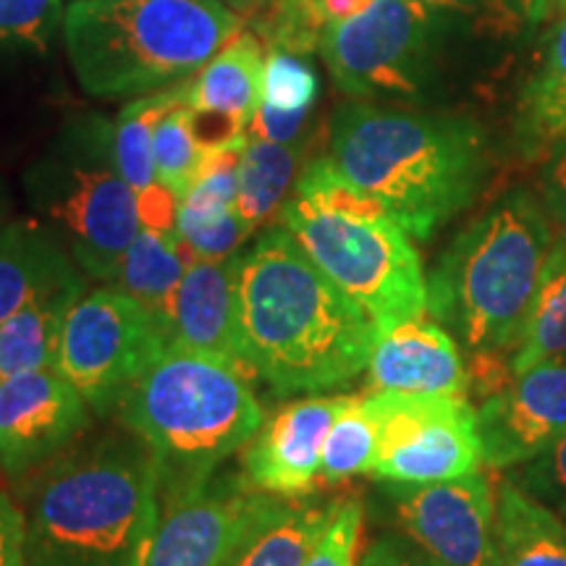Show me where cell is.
Masks as SVG:
<instances>
[{
  "mask_svg": "<svg viewBox=\"0 0 566 566\" xmlns=\"http://www.w3.org/2000/svg\"><path fill=\"white\" fill-rule=\"evenodd\" d=\"M370 315L313 263L286 226L242 250L237 289L239 359L279 394H315L367 370Z\"/></svg>",
  "mask_w": 566,
  "mask_h": 566,
  "instance_id": "obj_1",
  "label": "cell"
},
{
  "mask_svg": "<svg viewBox=\"0 0 566 566\" xmlns=\"http://www.w3.org/2000/svg\"><path fill=\"white\" fill-rule=\"evenodd\" d=\"M380 424L373 475L386 483L428 485L483 464L478 409L451 394H367Z\"/></svg>",
  "mask_w": 566,
  "mask_h": 566,
  "instance_id": "obj_11",
  "label": "cell"
},
{
  "mask_svg": "<svg viewBox=\"0 0 566 566\" xmlns=\"http://www.w3.org/2000/svg\"><path fill=\"white\" fill-rule=\"evenodd\" d=\"M310 113H281L268 105H258V113L250 124V137L281 142V145H302Z\"/></svg>",
  "mask_w": 566,
  "mask_h": 566,
  "instance_id": "obj_36",
  "label": "cell"
},
{
  "mask_svg": "<svg viewBox=\"0 0 566 566\" xmlns=\"http://www.w3.org/2000/svg\"><path fill=\"white\" fill-rule=\"evenodd\" d=\"M359 566H438L401 533H386L375 537L365 548Z\"/></svg>",
  "mask_w": 566,
  "mask_h": 566,
  "instance_id": "obj_35",
  "label": "cell"
},
{
  "mask_svg": "<svg viewBox=\"0 0 566 566\" xmlns=\"http://www.w3.org/2000/svg\"><path fill=\"white\" fill-rule=\"evenodd\" d=\"M514 483H520L527 493H533L537 501H543L551 509H566V436L551 446L546 454L527 462L522 475L514 478Z\"/></svg>",
  "mask_w": 566,
  "mask_h": 566,
  "instance_id": "obj_34",
  "label": "cell"
},
{
  "mask_svg": "<svg viewBox=\"0 0 566 566\" xmlns=\"http://www.w3.org/2000/svg\"><path fill=\"white\" fill-rule=\"evenodd\" d=\"M412 3L428 6V9H467V11H495L499 17H530L541 19L535 0H412Z\"/></svg>",
  "mask_w": 566,
  "mask_h": 566,
  "instance_id": "obj_40",
  "label": "cell"
},
{
  "mask_svg": "<svg viewBox=\"0 0 566 566\" xmlns=\"http://www.w3.org/2000/svg\"><path fill=\"white\" fill-rule=\"evenodd\" d=\"M399 533L438 566H499L495 493L483 472L428 485H388Z\"/></svg>",
  "mask_w": 566,
  "mask_h": 566,
  "instance_id": "obj_12",
  "label": "cell"
},
{
  "mask_svg": "<svg viewBox=\"0 0 566 566\" xmlns=\"http://www.w3.org/2000/svg\"><path fill=\"white\" fill-rule=\"evenodd\" d=\"M541 200L546 205L551 221L566 231V145L551 155L541 181Z\"/></svg>",
  "mask_w": 566,
  "mask_h": 566,
  "instance_id": "obj_39",
  "label": "cell"
},
{
  "mask_svg": "<svg viewBox=\"0 0 566 566\" xmlns=\"http://www.w3.org/2000/svg\"><path fill=\"white\" fill-rule=\"evenodd\" d=\"M317 101V76L307 55L271 51L265 55L260 105L281 113H310Z\"/></svg>",
  "mask_w": 566,
  "mask_h": 566,
  "instance_id": "obj_31",
  "label": "cell"
},
{
  "mask_svg": "<svg viewBox=\"0 0 566 566\" xmlns=\"http://www.w3.org/2000/svg\"><path fill=\"white\" fill-rule=\"evenodd\" d=\"M436 13L412 0H375L328 27L317 53L346 95L415 97L430 74Z\"/></svg>",
  "mask_w": 566,
  "mask_h": 566,
  "instance_id": "obj_10",
  "label": "cell"
},
{
  "mask_svg": "<svg viewBox=\"0 0 566 566\" xmlns=\"http://www.w3.org/2000/svg\"><path fill=\"white\" fill-rule=\"evenodd\" d=\"M302 145H281V142L250 137L239 160L237 202L233 210L250 231H258L268 218L281 212L289 200V192L296 184Z\"/></svg>",
  "mask_w": 566,
  "mask_h": 566,
  "instance_id": "obj_26",
  "label": "cell"
},
{
  "mask_svg": "<svg viewBox=\"0 0 566 566\" xmlns=\"http://www.w3.org/2000/svg\"><path fill=\"white\" fill-rule=\"evenodd\" d=\"M279 223L378 331L428 313V275L412 237L325 158L300 174Z\"/></svg>",
  "mask_w": 566,
  "mask_h": 566,
  "instance_id": "obj_6",
  "label": "cell"
},
{
  "mask_svg": "<svg viewBox=\"0 0 566 566\" xmlns=\"http://www.w3.org/2000/svg\"><path fill=\"white\" fill-rule=\"evenodd\" d=\"M558 354H566V237L556 239L548 254L535 300L509 352V373L520 375Z\"/></svg>",
  "mask_w": 566,
  "mask_h": 566,
  "instance_id": "obj_27",
  "label": "cell"
},
{
  "mask_svg": "<svg viewBox=\"0 0 566 566\" xmlns=\"http://www.w3.org/2000/svg\"><path fill=\"white\" fill-rule=\"evenodd\" d=\"M155 155V174L158 181L174 189L184 197L189 192L197 176L202 171V163L208 158V150L197 142L189 122V105L181 103L174 111H168L155 126L153 137Z\"/></svg>",
  "mask_w": 566,
  "mask_h": 566,
  "instance_id": "obj_30",
  "label": "cell"
},
{
  "mask_svg": "<svg viewBox=\"0 0 566 566\" xmlns=\"http://www.w3.org/2000/svg\"><path fill=\"white\" fill-rule=\"evenodd\" d=\"M331 504L258 491L244 509L221 566H302Z\"/></svg>",
  "mask_w": 566,
  "mask_h": 566,
  "instance_id": "obj_20",
  "label": "cell"
},
{
  "mask_svg": "<svg viewBox=\"0 0 566 566\" xmlns=\"http://www.w3.org/2000/svg\"><path fill=\"white\" fill-rule=\"evenodd\" d=\"M554 242L546 205L514 189L441 252L428 275V313L470 352H512Z\"/></svg>",
  "mask_w": 566,
  "mask_h": 566,
  "instance_id": "obj_5",
  "label": "cell"
},
{
  "mask_svg": "<svg viewBox=\"0 0 566 566\" xmlns=\"http://www.w3.org/2000/svg\"><path fill=\"white\" fill-rule=\"evenodd\" d=\"M69 289H84V271L40 218H11L0 229V321Z\"/></svg>",
  "mask_w": 566,
  "mask_h": 566,
  "instance_id": "obj_19",
  "label": "cell"
},
{
  "mask_svg": "<svg viewBox=\"0 0 566 566\" xmlns=\"http://www.w3.org/2000/svg\"><path fill=\"white\" fill-rule=\"evenodd\" d=\"M499 566H566V520L514 480L495 493Z\"/></svg>",
  "mask_w": 566,
  "mask_h": 566,
  "instance_id": "obj_23",
  "label": "cell"
},
{
  "mask_svg": "<svg viewBox=\"0 0 566 566\" xmlns=\"http://www.w3.org/2000/svg\"><path fill=\"white\" fill-rule=\"evenodd\" d=\"M310 3L315 6L317 17H321L325 30H328V27L338 24V21L354 19L357 13L367 11L375 0H310Z\"/></svg>",
  "mask_w": 566,
  "mask_h": 566,
  "instance_id": "obj_41",
  "label": "cell"
},
{
  "mask_svg": "<svg viewBox=\"0 0 566 566\" xmlns=\"http://www.w3.org/2000/svg\"><path fill=\"white\" fill-rule=\"evenodd\" d=\"M562 3H566V0H562ZM535 6H537V11H541V17H543V13H546V9H548V0H535Z\"/></svg>",
  "mask_w": 566,
  "mask_h": 566,
  "instance_id": "obj_44",
  "label": "cell"
},
{
  "mask_svg": "<svg viewBox=\"0 0 566 566\" xmlns=\"http://www.w3.org/2000/svg\"><path fill=\"white\" fill-rule=\"evenodd\" d=\"M365 509L359 499L331 501L328 520L323 522L313 548L302 566H359Z\"/></svg>",
  "mask_w": 566,
  "mask_h": 566,
  "instance_id": "obj_32",
  "label": "cell"
},
{
  "mask_svg": "<svg viewBox=\"0 0 566 566\" xmlns=\"http://www.w3.org/2000/svg\"><path fill=\"white\" fill-rule=\"evenodd\" d=\"M27 192L40 221L66 244L84 275L113 281L142 231L137 192L113 155V126L84 118L63 129L27 174Z\"/></svg>",
  "mask_w": 566,
  "mask_h": 566,
  "instance_id": "obj_8",
  "label": "cell"
},
{
  "mask_svg": "<svg viewBox=\"0 0 566 566\" xmlns=\"http://www.w3.org/2000/svg\"><path fill=\"white\" fill-rule=\"evenodd\" d=\"M483 464L509 470L546 454L566 436V354L512 375L478 409Z\"/></svg>",
  "mask_w": 566,
  "mask_h": 566,
  "instance_id": "obj_14",
  "label": "cell"
},
{
  "mask_svg": "<svg viewBox=\"0 0 566 566\" xmlns=\"http://www.w3.org/2000/svg\"><path fill=\"white\" fill-rule=\"evenodd\" d=\"M82 296L84 289L42 296L0 321V380L55 367L63 323Z\"/></svg>",
  "mask_w": 566,
  "mask_h": 566,
  "instance_id": "obj_25",
  "label": "cell"
},
{
  "mask_svg": "<svg viewBox=\"0 0 566 566\" xmlns=\"http://www.w3.org/2000/svg\"><path fill=\"white\" fill-rule=\"evenodd\" d=\"M187 90L189 82H184L176 84V87L142 95L139 101L126 105L116 126H113V155H116V166L126 184L137 195L158 181L153 155L155 126H158V122L168 111L187 103Z\"/></svg>",
  "mask_w": 566,
  "mask_h": 566,
  "instance_id": "obj_28",
  "label": "cell"
},
{
  "mask_svg": "<svg viewBox=\"0 0 566 566\" xmlns=\"http://www.w3.org/2000/svg\"><path fill=\"white\" fill-rule=\"evenodd\" d=\"M90 428V405L55 367L0 380V470L30 478Z\"/></svg>",
  "mask_w": 566,
  "mask_h": 566,
  "instance_id": "obj_13",
  "label": "cell"
},
{
  "mask_svg": "<svg viewBox=\"0 0 566 566\" xmlns=\"http://www.w3.org/2000/svg\"><path fill=\"white\" fill-rule=\"evenodd\" d=\"M325 160L417 242L470 208L491 171L485 132L472 118L367 103L336 113Z\"/></svg>",
  "mask_w": 566,
  "mask_h": 566,
  "instance_id": "obj_3",
  "label": "cell"
},
{
  "mask_svg": "<svg viewBox=\"0 0 566 566\" xmlns=\"http://www.w3.org/2000/svg\"><path fill=\"white\" fill-rule=\"evenodd\" d=\"M254 493L237 472H216L202 488L163 504L139 566H221Z\"/></svg>",
  "mask_w": 566,
  "mask_h": 566,
  "instance_id": "obj_15",
  "label": "cell"
},
{
  "mask_svg": "<svg viewBox=\"0 0 566 566\" xmlns=\"http://www.w3.org/2000/svg\"><path fill=\"white\" fill-rule=\"evenodd\" d=\"M24 566H139L160 520L158 467L129 428L69 446L24 478Z\"/></svg>",
  "mask_w": 566,
  "mask_h": 566,
  "instance_id": "obj_2",
  "label": "cell"
},
{
  "mask_svg": "<svg viewBox=\"0 0 566 566\" xmlns=\"http://www.w3.org/2000/svg\"><path fill=\"white\" fill-rule=\"evenodd\" d=\"M254 375L237 359L171 344L122 405V420L150 446L160 506L197 491L263 428Z\"/></svg>",
  "mask_w": 566,
  "mask_h": 566,
  "instance_id": "obj_4",
  "label": "cell"
},
{
  "mask_svg": "<svg viewBox=\"0 0 566 566\" xmlns=\"http://www.w3.org/2000/svg\"><path fill=\"white\" fill-rule=\"evenodd\" d=\"M265 51L258 34L239 32L189 82L187 105L195 111L221 113L250 129L263 90Z\"/></svg>",
  "mask_w": 566,
  "mask_h": 566,
  "instance_id": "obj_22",
  "label": "cell"
},
{
  "mask_svg": "<svg viewBox=\"0 0 566 566\" xmlns=\"http://www.w3.org/2000/svg\"><path fill=\"white\" fill-rule=\"evenodd\" d=\"M168 346L171 338L158 315L118 286H103L69 310L55 370L92 412L111 415Z\"/></svg>",
  "mask_w": 566,
  "mask_h": 566,
  "instance_id": "obj_9",
  "label": "cell"
},
{
  "mask_svg": "<svg viewBox=\"0 0 566 566\" xmlns=\"http://www.w3.org/2000/svg\"><path fill=\"white\" fill-rule=\"evenodd\" d=\"M344 396H307L283 405L244 451L247 480L263 493L304 495L321 475L325 438Z\"/></svg>",
  "mask_w": 566,
  "mask_h": 566,
  "instance_id": "obj_16",
  "label": "cell"
},
{
  "mask_svg": "<svg viewBox=\"0 0 566 566\" xmlns=\"http://www.w3.org/2000/svg\"><path fill=\"white\" fill-rule=\"evenodd\" d=\"M514 132L527 158L566 145V13L551 27L541 61L520 92Z\"/></svg>",
  "mask_w": 566,
  "mask_h": 566,
  "instance_id": "obj_21",
  "label": "cell"
},
{
  "mask_svg": "<svg viewBox=\"0 0 566 566\" xmlns=\"http://www.w3.org/2000/svg\"><path fill=\"white\" fill-rule=\"evenodd\" d=\"M221 3H226L231 11H237L239 17H242V13H254V11L265 9L268 0H221Z\"/></svg>",
  "mask_w": 566,
  "mask_h": 566,
  "instance_id": "obj_42",
  "label": "cell"
},
{
  "mask_svg": "<svg viewBox=\"0 0 566 566\" xmlns=\"http://www.w3.org/2000/svg\"><path fill=\"white\" fill-rule=\"evenodd\" d=\"M242 250L231 258H195L168 302L166 328L176 346L239 359L237 289ZM244 365V363H242Z\"/></svg>",
  "mask_w": 566,
  "mask_h": 566,
  "instance_id": "obj_18",
  "label": "cell"
},
{
  "mask_svg": "<svg viewBox=\"0 0 566 566\" xmlns=\"http://www.w3.org/2000/svg\"><path fill=\"white\" fill-rule=\"evenodd\" d=\"M380 424L367 394L344 396L321 457V478L325 483H344L357 475H373L378 457Z\"/></svg>",
  "mask_w": 566,
  "mask_h": 566,
  "instance_id": "obj_29",
  "label": "cell"
},
{
  "mask_svg": "<svg viewBox=\"0 0 566 566\" xmlns=\"http://www.w3.org/2000/svg\"><path fill=\"white\" fill-rule=\"evenodd\" d=\"M63 13L61 0H0V51L45 48Z\"/></svg>",
  "mask_w": 566,
  "mask_h": 566,
  "instance_id": "obj_33",
  "label": "cell"
},
{
  "mask_svg": "<svg viewBox=\"0 0 566 566\" xmlns=\"http://www.w3.org/2000/svg\"><path fill=\"white\" fill-rule=\"evenodd\" d=\"M367 375L373 391L467 396L470 388L457 338L424 317L375 328Z\"/></svg>",
  "mask_w": 566,
  "mask_h": 566,
  "instance_id": "obj_17",
  "label": "cell"
},
{
  "mask_svg": "<svg viewBox=\"0 0 566 566\" xmlns=\"http://www.w3.org/2000/svg\"><path fill=\"white\" fill-rule=\"evenodd\" d=\"M192 260V250L176 233L142 226L129 250L124 252L111 283L134 296L139 304H145L166 325L168 302H171L176 286H179Z\"/></svg>",
  "mask_w": 566,
  "mask_h": 566,
  "instance_id": "obj_24",
  "label": "cell"
},
{
  "mask_svg": "<svg viewBox=\"0 0 566 566\" xmlns=\"http://www.w3.org/2000/svg\"><path fill=\"white\" fill-rule=\"evenodd\" d=\"M9 221H11V197H9V189H6V184L0 181V229H3Z\"/></svg>",
  "mask_w": 566,
  "mask_h": 566,
  "instance_id": "obj_43",
  "label": "cell"
},
{
  "mask_svg": "<svg viewBox=\"0 0 566 566\" xmlns=\"http://www.w3.org/2000/svg\"><path fill=\"white\" fill-rule=\"evenodd\" d=\"M242 32L221 0H74L63 45L92 97L150 95L187 80Z\"/></svg>",
  "mask_w": 566,
  "mask_h": 566,
  "instance_id": "obj_7",
  "label": "cell"
},
{
  "mask_svg": "<svg viewBox=\"0 0 566 566\" xmlns=\"http://www.w3.org/2000/svg\"><path fill=\"white\" fill-rule=\"evenodd\" d=\"M181 197L168 189L163 181H155L145 192L137 195L139 221L145 229H158L176 233V218H179Z\"/></svg>",
  "mask_w": 566,
  "mask_h": 566,
  "instance_id": "obj_37",
  "label": "cell"
},
{
  "mask_svg": "<svg viewBox=\"0 0 566 566\" xmlns=\"http://www.w3.org/2000/svg\"><path fill=\"white\" fill-rule=\"evenodd\" d=\"M24 548V512L11 501V495L0 493V566L21 564Z\"/></svg>",
  "mask_w": 566,
  "mask_h": 566,
  "instance_id": "obj_38",
  "label": "cell"
}]
</instances>
